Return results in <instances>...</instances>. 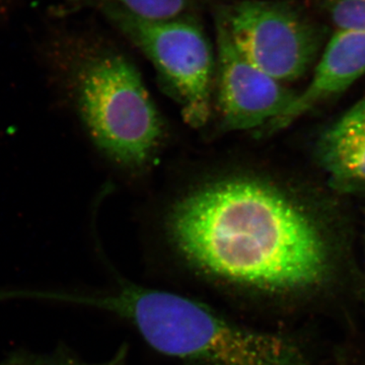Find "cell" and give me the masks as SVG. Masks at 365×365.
Returning <instances> with one entry per match:
<instances>
[{
  "label": "cell",
  "mask_w": 365,
  "mask_h": 365,
  "mask_svg": "<svg viewBox=\"0 0 365 365\" xmlns=\"http://www.w3.org/2000/svg\"><path fill=\"white\" fill-rule=\"evenodd\" d=\"M168 228L190 263L230 282L287 289L316 282L325 268L314 223L254 180H225L189 194L170 211Z\"/></svg>",
  "instance_id": "1"
},
{
  "label": "cell",
  "mask_w": 365,
  "mask_h": 365,
  "mask_svg": "<svg viewBox=\"0 0 365 365\" xmlns=\"http://www.w3.org/2000/svg\"><path fill=\"white\" fill-rule=\"evenodd\" d=\"M44 297L117 314L130 322L153 349L194 365H294L284 341L237 325L174 292L125 284L106 294L45 292Z\"/></svg>",
  "instance_id": "2"
},
{
  "label": "cell",
  "mask_w": 365,
  "mask_h": 365,
  "mask_svg": "<svg viewBox=\"0 0 365 365\" xmlns=\"http://www.w3.org/2000/svg\"><path fill=\"white\" fill-rule=\"evenodd\" d=\"M76 88L81 120L101 150L125 167L150 162L163 123L133 64L119 54L98 56L78 71Z\"/></svg>",
  "instance_id": "3"
},
{
  "label": "cell",
  "mask_w": 365,
  "mask_h": 365,
  "mask_svg": "<svg viewBox=\"0 0 365 365\" xmlns=\"http://www.w3.org/2000/svg\"><path fill=\"white\" fill-rule=\"evenodd\" d=\"M106 13L153 62L181 106L186 123L195 128L207 123L215 58L201 29L181 18L140 19L109 2Z\"/></svg>",
  "instance_id": "4"
},
{
  "label": "cell",
  "mask_w": 365,
  "mask_h": 365,
  "mask_svg": "<svg viewBox=\"0 0 365 365\" xmlns=\"http://www.w3.org/2000/svg\"><path fill=\"white\" fill-rule=\"evenodd\" d=\"M222 19L237 51L280 83L304 76L321 47L318 26L284 2L247 0Z\"/></svg>",
  "instance_id": "5"
},
{
  "label": "cell",
  "mask_w": 365,
  "mask_h": 365,
  "mask_svg": "<svg viewBox=\"0 0 365 365\" xmlns=\"http://www.w3.org/2000/svg\"><path fill=\"white\" fill-rule=\"evenodd\" d=\"M216 43L218 109L223 127L227 130H251L270 124L275 129L294 93L237 51L222 18L216 24Z\"/></svg>",
  "instance_id": "6"
},
{
  "label": "cell",
  "mask_w": 365,
  "mask_h": 365,
  "mask_svg": "<svg viewBox=\"0 0 365 365\" xmlns=\"http://www.w3.org/2000/svg\"><path fill=\"white\" fill-rule=\"evenodd\" d=\"M365 74V33L337 31L327 44L309 86L276 124L283 128L327 98L347 90Z\"/></svg>",
  "instance_id": "7"
},
{
  "label": "cell",
  "mask_w": 365,
  "mask_h": 365,
  "mask_svg": "<svg viewBox=\"0 0 365 365\" xmlns=\"http://www.w3.org/2000/svg\"><path fill=\"white\" fill-rule=\"evenodd\" d=\"M319 150L326 169L334 177L365 182V100L333 125Z\"/></svg>",
  "instance_id": "8"
},
{
  "label": "cell",
  "mask_w": 365,
  "mask_h": 365,
  "mask_svg": "<svg viewBox=\"0 0 365 365\" xmlns=\"http://www.w3.org/2000/svg\"><path fill=\"white\" fill-rule=\"evenodd\" d=\"M127 13L153 21L181 18L188 11L194 0H107Z\"/></svg>",
  "instance_id": "9"
},
{
  "label": "cell",
  "mask_w": 365,
  "mask_h": 365,
  "mask_svg": "<svg viewBox=\"0 0 365 365\" xmlns=\"http://www.w3.org/2000/svg\"><path fill=\"white\" fill-rule=\"evenodd\" d=\"M125 357H126L125 349H122L110 361L100 364H90L81 361L60 348L50 353L16 349L0 360V365H125Z\"/></svg>",
  "instance_id": "10"
},
{
  "label": "cell",
  "mask_w": 365,
  "mask_h": 365,
  "mask_svg": "<svg viewBox=\"0 0 365 365\" xmlns=\"http://www.w3.org/2000/svg\"><path fill=\"white\" fill-rule=\"evenodd\" d=\"M337 31L365 33V0H322Z\"/></svg>",
  "instance_id": "11"
}]
</instances>
